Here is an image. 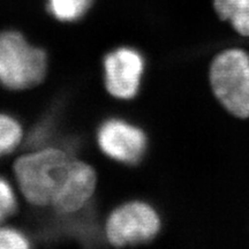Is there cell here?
<instances>
[{
	"label": "cell",
	"mask_w": 249,
	"mask_h": 249,
	"mask_svg": "<svg viewBox=\"0 0 249 249\" xmlns=\"http://www.w3.org/2000/svg\"><path fill=\"white\" fill-rule=\"evenodd\" d=\"M73 156L58 147H46L13 156L12 174L24 203L36 208L51 205Z\"/></svg>",
	"instance_id": "6da1fadb"
},
{
	"label": "cell",
	"mask_w": 249,
	"mask_h": 249,
	"mask_svg": "<svg viewBox=\"0 0 249 249\" xmlns=\"http://www.w3.org/2000/svg\"><path fill=\"white\" fill-rule=\"evenodd\" d=\"M49 71L48 52L31 43L22 31H0V86L26 91L44 82Z\"/></svg>",
	"instance_id": "7a4b0ae2"
},
{
	"label": "cell",
	"mask_w": 249,
	"mask_h": 249,
	"mask_svg": "<svg viewBox=\"0 0 249 249\" xmlns=\"http://www.w3.org/2000/svg\"><path fill=\"white\" fill-rule=\"evenodd\" d=\"M214 98L230 116L249 118V52L225 48L211 59L208 71Z\"/></svg>",
	"instance_id": "3957f363"
},
{
	"label": "cell",
	"mask_w": 249,
	"mask_h": 249,
	"mask_svg": "<svg viewBox=\"0 0 249 249\" xmlns=\"http://www.w3.org/2000/svg\"><path fill=\"white\" fill-rule=\"evenodd\" d=\"M163 227L160 211L150 202L133 198L114 207L105 218L104 236L114 248L154 244Z\"/></svg>",
	"instance_id": "277c9868"
},
{
	"label": "cell",
	"mask_w": 249,
	"mask_h": 249,
	"mask_svg": "<svg viewBox=\"0 0 249 249\" xmlns=\"http://www.w3.org/2000/svg\"><path fill=\"white\" fill-rule=\"evenodd\" d=\"M96 142L105 157L128 166L142 163L150 145L148 134L141 126L121 117L103 121L96 133Z\"/></svg>",
	"instance_id": "5b68a950"
},
{
	"label": "cell",
	"mask_w": 249,
	"mask_h": 249,
	"mask_svg": "<svg viewBox=\"0 0 249 249\" xmlns=\"http://www.w3.org/2000/svg\"><path fill=\"white\" fill-rule=\"evenodd\" d=\"M147 59L138 49L120 45L103 58L104 86L107 93L119 101H130L141 90Z\"/></svg>",
	"instance_id": "8992f818"
},
{
	"label": "cell",
	"mask_w": 249,
	"mask_h": 249,
	"mask_svg": "<svg viewBox=\"0 0 249 249\" xmlns=\"http://www.w3.org/2000/svg\"><path fill=\"white\" fill-rule=\"evenodd\" d=\"M97 186L98 173L95 166L85 160L74 157L50 208L58 214L79 213L93 200Z\"/></svg>",
	"instance_id": "52a82bcc"
},
{
	"label": "cell",
	"mask_w": 249,
	"mask_h": 249,
	"mask_svg": "<svg viewBox=\"0 0 249 249\" xmlns=\"http://www.w3.org/2000/svg\"><path fill=\"white\" fill-rule=\"evenodd\" d=\"M213 11L244 38H249V0H213Z\"/></svg>",
	"instance_id": "ba28073f"
},
{
	"label": "cell",
	"mask_w": 249,
	"mask_h": 249,
	"mask_svg": "<svg viewBox=\"0 0 249 249\" xmlns=\"http://www.w3.org/2000/svg\"><path fill=\"white\" fill-rule=\"evenodd\" d=\"M24 138L23 124L18 118L0 112V160L13 157Z\"/></svg>",
	"instance_id": "9c48e42d"
},
{
	"label": "cell",
	"mask_w": 249,
	"mask_h": 249,
	"mask_svg": "<svg viewBox=\"0 0 249 249\" xmlns=\"http://www.w3.org/2000/svg\"><path fill=\"white\" fill-rule=\"evenodd\" d=\"M93 0H46V11L61 23H74L85 18Z\"/></svg>",
	"instance_id": "30bf717a"
},
{
	"label": "cell",
	"mask_w": 249,
	"mask_h": 249,
	"mask_svg": "<svg viewBox=\"0 0 249 249\" xmlns=\"http://www.w3.org/2000/svg\"><path fill=\"white\" fill-rule=\"evenodd\" d=\"M21 198L13 180L0 174V225L11 222L21 208Z\"/></svg>",
	"instance_id": "8fae6325"
},
{
	"label": "cell",
	"mask_w": 249,
	"mask_h": 249,
	"mask_svg": "<svg viewBox=\"0 0 249 249\" xmlns=\"http://www.w3.org/2000/svg\"><path fill=\"white\" fill-rule=\"evenodd\" d=\"M29 248H34L33 242L23 230L9 223L0 225V249Z\"/></svg>",
	"instance_id": "7c38bea8"
}]
</instances>
